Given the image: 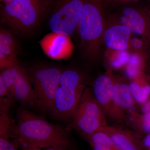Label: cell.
Listing matches in <instances>:
<instances>
[{
	"label": "cell",
	"instance_id": "obj_1",
	"mask_svg": "<svg viewBox=\"0 0 150 150\" xmlns=\"http://www.w3.org/2000/svg\"><path fill=\"white\" fill-rule=\"evenodd\" d=\"M13 131L19 145L62 150H68L72 145L71 138L67 129L49 123L24 107L17 111L16 125Z\"/></svg>",
	"mask_w": 150,
	"mask_h": 150
},
{
	"label": "cell",
	"instance_id": "obj_2",
	"mask_svg": "<svg viewBox=\"0 0 150 150\" xmlns=\"http://www.w3.org/2000/svg\"><path fill=\"white\" fill-rule=\"evenodd\" d=\"M49 0H14L1 4V22L14 34L32 33L46 17Z\"/></svg>",
	"mask_w": 150,
	"mask_h": 150
},
{
	"label": "cell",
	"instance_id": "obj_3",
	"mask_svg": "<svg viewBox=\"0 0 150 150\" xmlns=\"http://www.w3.org/2000/svg\"><path fill=\"white\" fill-rule=\"evenodd\" d=\"M86 76L74 68L63 70L54 106L51 112L54 118L62 121L71 119L85 91Z\"/></svg>",
	"mask_w": 150,
	"mask_h": 150
},
{
	"label": "cell",
	"instance_id": "obj_4",
	"mask_svg": "<svg viewBox=\"0 0 150 150\" xmlns=\"http://www.w3.org/2000/svg\"><path fill=\"white\" fill-rule=\"evenodd\" d=\"M101 0H83V6L78 24L81 44L87 58L93 59L103 30Z\"/></svg>",
	"mask_w": 150,
	"mask_h": 150
},
{
	"label": "cell",
	"instance_id": "obj_5",
	"mask_svg": "<svg viewBox=\"0 0 150 150\" xmlns=\"http://www.w3.org/2000/svg\"><path fill=\"white\" fill-rule=\"evenodd\" d=\"M27 70L35 93L37 108L51 113L63 70L55 66L41 64L33 66Z\"/></svg>",
	"mask_w": 150,
	"mask_h": 150
},
{
	"label": "cell",
	"instance_id": "obj_6",
	"mask_svg": "<svg viewBox=\"0 0 150 150\" xmlns=\"http://www.w3.org/2000/svg\"><path fill=\"white\" fill-rule=\"evenodd\" d=\"M83 0H49L46 17L51 32L71 35L78 27Z\"/></svg>",
	"mask_w": 150,
	"mask_h": 150
},
{
	"label": "cell",
	"instance_id": "obj_7",
	"mask_svg": "<svg viewBox=\"0 0 150 150\" xmlns=\"http://www.w3.org/2000/svg\"><path fill=\"white\" fill-rule=\"evenodd\" d=\"M74 128L85 138L108 126L106 117L87 88L71 118Z\"/></svg>",
	"mask_w": 150,
	"mask_h": 150
},
{
	"label": "cell",
	"instance_id": "obj_8",
	"mask_svg": "<svg viewBox=\"0 0 150 150\" xmlns=\"http://www.w3.org/2000/svg\"><path fill=\"white\" fill-rule=\"evenodd\" d=\"M113 79L108 75L98 76L93 83L91 91L106 117L113 121L122 122L123 117L116 107L112 97Z\"/></svg>",
	"mask_w": 150,
	"mask_h": 150
},
{
	"label": "cell",
	"instance_id": "obj_9",
	"mask_svg": "<svg viewBox=\"0 0 150 150\" xmlns=\"http://www.w3.org/2000/svg\"><path fill=\"white\" fill-rule=\"evenodd\" d=\"M12 79L11 94L23 106L37 107L34 89L27 69L18 64L9 68Z\"/></svg>",
	"mask_w": 150,
	"mask_h": 150
},
{
	"label": "cell",
	"instance_id": "obj_10",
	"mask_svg": "<svg viewBox=\"0 0 150 150\" xmlns=\"http://www.w3.org/2000/svg\"><path fill=\"white\" fill-rule=\"evenodd\" d=\"M44 54L54 60H64L72 56L73 45L69 35L51 32L39 41Z\"/></svg>",
	"mask_w": 150,
	"mask_h": 150
},
{
	"label": "cell",
	"instance_id": "obj_11",
	"mask_svg": "<svg viewBox=\"0 0 150 150\" xmlns=\"http://www.w3.org/2000/svg\"><path fill=\"white\" fill-rule=\"evenodd\" d=\"M112 97L114 104L122 115L124 121L131 124L138 117V103L132 96L129 84L113 79Z\"/></svg>",
	"mask_w": 150,
	"mask_h": 150
},
{
	"label": "cell",
	"instance_id": "obj_12",
	"mask_svg": "<svg viewBox=\"0 0 150 150\" xmlns=\"http://www.w3.org/2000/svg\"><path fill=\"white\" fill-rule=\"evenodd\" d=\"M120 24L126 26L131 33L150 39V16L144 11L127 6L123 8L118 18Z\"/></svg>",
	"mask_w": 150,
	"mask_h": 150
},
{
	"label": "cell",
	"instance_id": "obj_13",
	"mask_svg": "<svg viewBox=\"0 0 150 150\" xmlns=\"http://www.w3.org/2000/svg\"><path fill=\"white\" fill-rule=\"evenodd\" d=\"M107 133L118 150H142L136 133L116 126L109 125L100 129Z\"/></svg>",
	"mask_w": 150,
	"mask_h": 150
},
{
	"label": "cell",
	"instance_id": "obj_14",
	"mask_svg": "<svg viewBox=\"0 0 150 150\" xmlns=\"http://www.w3.org/2000/svg\"><path fill=\"white\" fill-rule=\"evenodd\" d=\"M131 33L121 24L113 25L103 33V40L108 48L116 51H125L129 46Z\"/></svg>",
	"mask_w": 150,
	"mask_h": 150
},
{
	"label": "cell",
	"instance_id": "obj_15",
	"mask_svg": "<svg viewBox=\"0 0 150 150\" xmlns=\"http://www.w3.org/2000/svg\"><path fill=\"white\" fill-rule=\"evenodd\" d=\"M19 48L13 33L9 29L0 30V54L17 57Z\"/></svg>",
	"mask_w": 150,
	"mask_h": 150
},
{
	"label": "cell",
	"instance_id": "obj_16",
	"mask_svg": "<svg viewBox=\"0 0 150 150\" xmlns=\"http://www.w3.org/2000/svg\"><path fill=\"white\" fill-rule=\"evenodd\" d=\"M129 89L132 96L138 104H142L147 100L150 95V86L142 85L137 80L130 82Z\"/></svg>",
	"mask_w": 150,
	"mask_h": 150
},
{
	"label": "cell",
	"instance_id": "obj_17",
	"mask_svg": "<svg viewBox=\"0 0 150 150\" xmlns=\"http://www.w3.org/2000/svg\"><path fill=\"white\" fill-rule=\"evenodd\" d=\"M85 139L91 146L104 145L116 149L110 136L103 131H99L94 132L89 135Z\"/></svg>",
	"mask_w": 150,
	"mask_h": 150
},
{
	"label": "cell",
	"instance_id": "obj_18",
	"mask_svg": "<svg viewBox=\"0 0 150 150\" xmlns=\"http://www.w3.org/2000/svg\"><path fill=\"white\" fill-rule=\"evenodd\" d=\"M142 61L137 55L130 56L125 68V73L128 77L135 79L138 77L140 73Z\"/></svg>",
	"mask_w": 150,
	"mask_h": 150
},
{
	"label": "cell",
	"instance_id": "obj_19",
	"mask_svg": "<svg viewBox=\"0 0 150 150\" xmlns=\"http://www.w3.org/2000/svg\"><path fill=\"white\" fill-rule=\"evenodd\" d=\"M131 125L135 129L137 128L145 133L150 134V110L146 112L141 118L137 117Z\"/></svg>",
	"mask_w": 150,
	"mask_h": 150
},
{
	"label": "cell",
	"instance_id": "obj_20",
	"mask_svg": "<svg viewBox=\"0 0 150 150\" xmlns=\"http://www.w3.org/2000/svg\"><path fill=\"white\" fill-rule=\"evenodd\" d=\"M12 123V120L8 112H0V136L9 135Z\"/></svg>",
	"mask_w": 150,
	"mask_h": 150
},
{
	"label": "cell",
	"instance_id": "obj_21",
	"mask_svg": "<svg viewBox=\"0 0 150 150\" xmlns=\"http://www.w3.org/2000/svg\"><path fill=\"white\" fill-rule=\"evenodd\" d=\"M119 53L117 57L111 62V67L114 69H118L127 64L129 60V54L125 51H118Z\"/></svg>",
	"mask_w": 150,
	"mask_h": 150
},
{
	"label": "cell",
	"instance_id": "obj_22",
	"mask_svg": "<svg viewBox=\"0 0 150 150\" xmlns=\"http://www.w3.org/2000/svg\"><path fill=\"white\" fill-rule=\"evenodd\" d=\"M0 150H18L15 145L10 140L9 135L0 136Z\"/></svg>",
	"mask_w": 150,
	"mask_h": 150
},
{
	"label": "cell",
	"instance_id": "obj_23",
	"mask_svg": "<svg viewBox=\"0 0 150 150\" xmlns=\"http://www.w3.org/2000/svg\"><path fill=\"white\" fill-rule=\"evenodd\" d=\"M23 150H62L57 148L49 147L46 148H41L33 147L28 146L24 145H19Z\"/></svg>",
	"mask_w": 150,
	"mask_h": 150
},
{
	"label": "cell",
	"instance_id": "obj_24",
	"mask_svg": "<svg viewBox=\"0 0 150 150\" xmlns=\"http://www.w3.org/2000/svg\"><path fill=\"white\" fill-rule=\"evenodd\" d=\"M91 146L93 150H117L115 148L104 145H94Z\"/></svg>",
	"mask_w": 150,
	"mask_h": 150
},
{
	"label": "cell",
	"instance_id": "obj_25",
	"mask_svg": "<svg viewBox=\"0 0 150 150\" xmlns=\"http://www.w3.org/2000/svg\"><path fill=\"white\" fill-rule=\"evenodd\" d=\"M131 46L136 49H139L143 46V43L142 40L137 38H134L131 40Z\"/></svg>",
	"mask_w": 150,
	"mask_h": 150
},
{
	"label": "cell",
	"instance_id": "obj_26",
	"mask_svg": "<svg viewBox=\"0 0 150 150\" xmlns=\"http://www.w3.org/2000/svg\"><path fill=\"white\" fill-rule=\"evenodd\" d=\"M142 146L150 150V134H148L143 140Z\"/></svg>",
	"mask_w": 150,
	"mask_h": 150
},
{
	"label": "cell",
	"instance_id": "obj_27",
	"mask_svg": "<svg viewBox=\"0 0 150 150\" xmlns=\"http://www.w3.org/2000/svg\"><path fill=\"white\" fill-rule=\"evenodd\" d=\"M14 0H1V1L2 2L3 4H7L12 1Z\"/></svg>",
	"mask_w": 150,
	"mask_h": 150
},
{
	"label": "cell",
	"instance_id": "obj_28",
	"mask_svg": "<svg viewBox=\"0 0 150 150\" xmlns=\"http://www.w3.org/2000/svg\"><path fill=\"white\" fill-rule=\"evenodd\" d=\"M149 13H150V12H149Z\"/></svg>",
	"mask_w": 150,
	"mask_h": 150
},
{
	"label": "cell",
	"instance_id": "obj_29",
	"mask_svg": "<svg viewBox=\"0 0 150 150\" xmlns=\"http://www.w3.org/2000/svg\"><path fill=\"white\" fill-rule=\"evenodd\" d=\"M101 1H102V0H101Z\"/></svg>",
	"mask_w": 150,
	"mask_h": 150
}]
</instances>
